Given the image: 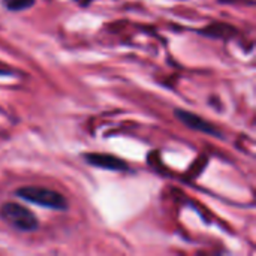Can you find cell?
<instances>
[{
    "instance_id": "6da1fadb",
    "label": "cell",
    "mask_w": 256,
    "mask_h": 256,
    "mask_svg": "<svg viewBox=\"0 0 256 256\" xmlns=\"http://www.w3.org/2000/svg\"><path fill=\"white\" fill-rule=\"evenodd\" d=\"M16 196H20L21 200L32 202L34 206H40L50 210H58L63 212L68 208V201L66 198L52 190V189H46V188H38V186H26L21 188L15 192Z\"/></svg>"
},
{
    "instance_id": "7a4b0ae2",
    "label": "cell",
    "mask_w": 256,
    "mask_h": 256,
    "mask_svg": "<svg viewBox=\"0 0 256 256\" xmlns=\"http://www.w3.org/2000/svg\"><path fill=\"white\" fill-rule=\"evenodd\" d=\"M0 219L21 232H32L39 226L33 212L15 202H6L0 207Z\"/></svg>"
},
{
    "instance_id": "3957f363",
    "label": "cell",
    "mask_w": 256,
    "mask_h": 256,
    "mask_svg": "<svg viewBox=\"0 0 256 256\" xmlns=\"http://www.w3.org/2000/svg\"><path fill=\"white\" fill-rule=\"evenodd\" d=\"M176 116H177V118L183 124H186L188 128H190L194 130L204 132V134H208V135H216V136L220 135V132L212 123H208L207 120L201 118L200 116H195V114H192L189 111H183V110H177L176 111Z\"/></svg>"
},
{
    "instance_id": "277c9868",
    "label": "cell",
    "mask_w": 256,
    "mask_h": 256,
    "mask_svg": "<svg viewBox=\"0 0 256 256\" xmlns=\"http://www.w3.org/2000/svg\"><path fill=\"white\" fill-rule=\"evenodd\" d=\"M84 159L87 164L104 168V170H111V171H124L128 170V164L112 154H105V153H88L84 154Z\"/></svg>"
},
{
    "instance_id": "5b68a950",
    "label": "cell",
    "mask_w": 256,
    "mask_h": 256,
    "mask_svg": "<svg viewBox=\"0 0 256 256\" xmlns=\"http://www.w3.org/2000/svg\"><path fill=\"white\" fill-rule=\"evenodd\" d=\"M34 0H3L4 6L9 9V10H22V9H27L33 4Z\"/></svg>"
}]
</instances>
